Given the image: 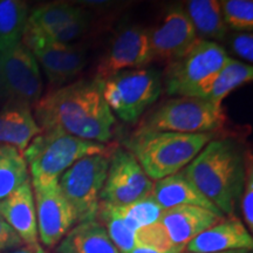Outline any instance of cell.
Listing matches in <instances>:
<instances>
[{"mask_svg": "<svg viewBox=\"0 0 253 253\" xmlns=\"http://www.w3.org/2000/svg\"><path fill=\"white\" fill-rule=\"evenodd\" d=\"M102 87L103 82L96 79H81L47 91L32 110L41 131L108 142L115 116L103 99Z\"/></svg>", "mask_w": 253, "mask_h": 253, "instance_id": "cell-1", "label": "cell"}, {"mask_svg": "<svg viewBox=\"0 0 253 253\" xmlns=\"http://www.w3.org/2000/svg\"><path fill=\"white\" fill-rule=\"evenodd\" d=\"M251 153L239 140L218 136L205 145L182 172L224 216H235Z\"/></svg>", "mask_w": 253, "mask_h": 253, "instance_id": "cell-2", "label": "cell"}, {"mask_svg": "<svg viewBox=\"0 0 253 253\" xmlns=\"http://www.w3.org/2000/svg\"><path fill=\"white\" fill-rule=\"evenodd\" d=\"M218 132L153 131L131 135L128 149L151 181L182 171Z\"/></svg>", "mask_w": 253, "mask_h": 253, "instance_id": "cell-3", "label": "cell"}, {"mask_svg": "<svg viewBox=\"0 0 253 253\" xmlns=\"http://www.w3.org/2000/svg\"><path fill=\"white\" fill-rule=\"evenodd\" d=\"M109 151L99 142L56 131H41L23 153L31 173L32 188L58 184L60 177L82 157Z\"/></svg>", "mask_w": 253, "mask_h": 253, "instance_id": "cell-4", "label": "cell"}, {"mask_svg": "<svg viewBox=\"0 0 253 253\" xmlns=\"http://www.w3.org/2000/svg\"><path fill=\"white\" fill-rule=\"evenodd\" d=\"M225 123L226 115L221 106L198 97L178 96L164 101L148 113L132 135L153 131L218 132Z\"/></svg>", "mask_w": 253, "mask_h": 253, "instance_id": "cell-5", "label": "cell"}, {"mask_svg": "<svg viewBox=\"0 0 253 253\" xmlns=\"http://www.w3.org/2000/svg\"><path fill=\"white\" fill-rule=\"evenodd\" d=\"M227 59L225 48L217 42L198 40L181 58L168 63L162 84L169 95L203 99Z\"/></svg>", "mask_w": 253, "mask_h": 253, "instance_id": "cell-6", "label": "cell"}, {"mask_svg": "<svg viewBox=\"0 0 253 253\" xmlns=\"http://www.w3.org/2000/svg\"><path fill=\"white\" fill-rule=\"evenodd\" d=\"M162 74L155 68L123 71L103 81L102 94L109 109L125 122H135L162 93Z\"/></svg>", "mask_w": 253, "mask_h": 253, "instance_id": "cell-7", "label": "cell"}, {"mask_svg": "<svg viewBox=\"0 0 253 253\" xmlns=\"http://www.w3.org/2000/svg\"><path fill=\"white\" fill-rule=\"evenodd\" d=\"M109 155L110 151H107L82 157L60 177V189L79 223L96 219L101 190L108 172Z\"/></svg>", "mask_w": 253, "mask_h": 253, "instance_id": "cell-8", "label": "cell"}, {"mask_svg": "<svg viewBox=\"0 0 253 253\" xmlns=\"http://www.w3.org/2000/svg\"><path fill=\"white\" fill-rule=\"evenodd\" d=\"M154 182L145 175L134 155L116 148L110 151L107 178L100 194V201L122 207L134 203L151 194Z\"/></svg>", "mask_w": 253, "mask_h": 253, "instance_id": "cell-9", "label": "cell"}, {"mask_svg": "<svg viewBox=\"0 0 253 253\" xmlns=\"http://www.w3.org/2000/svg\"><path fill=\"white\" fill-rule=\"evenodd\" d=\"M0 77L8 101L33 107L42 96L40 67L31 50L23 43L0 54Z\"/></svg>", "mask_w": 253, "mask_h": 253, "instance_id": "cell-10", "label": "cell"}, {"mask_svg": "<svg viewBox=\"0 0 253 253\" xmlns=\"http://www.w3.org/2000/svg\"><path fill=\"white\" fill-rule=\"evenodd\" d=\"M151 61L150 30L131 25L114 38L106 54L97 63L94 79L103 82L120 72L143 68Z\"/></svg>", "mask_w": 253, "mask_h": 253, "instance_id": "cell-11", "label": "cell"}, {"mask_svg": "<svg viewBox=\"0 0 253 253\" xmlns=\"http://www.w3.org/2000/svg\"><path fill=\"white\" fill-rule=\"evenodd\" d=\"M38 235L46 248L61 242L77 223V216L61 192L59 183L45 188H33Z\"/></svg>", "mask_w": 253, "mask_h": 253, "instance_id": "cell-12", "label": "cell"}, {"mask_svg": "<svg viewBox=\"0 0 253 253\" xmlns=\"http://www.w3.org/2000/svg\"><path fill=\"white\" fill-rule=\"evenodd\" d=\"M199 39L183 6H172L162 20L150 30V50L154 60L170 63L188 52Z\"/></svg>", "mask_w": 253, "mask_h": 253, "instance_id": "cell-13", "label": "cell"}, {"mask_svg": "<svg viewBox=\"0 0 253 253\" xmlns=\"http://www.w3.org/2000/svg\"><path fill=\"white\" fill-rule=\"evenodd\" d=\"M30 50L53 88L67 84L87 65V48L78 43H43L32 47Z\"/></svg>", "mask_w": 253, "mask_h": 253, "instance_id": "cell-14", "label": "cell"}, {"mask_svg": "<svg viewBox=\"0 0 253 253\" xmlns=\"http://www.w3.org/2000/svg\"><path fill=\"white\" fill-rule=\"evenodd\" d=\"M0 218L19 236L33 253H45L39 244L36 204L31 179L0 201Z\"/></svg>", "mask_w": 253, "mask_h": 253, "instance_id": "cell-15", "label": "cell"}, {"mask_svg": "<svg viewBox=\"0 0 253 253\" xmlns=\"http://www.w3.org/2000/svg\"><path fill=\"white\" fill-rule=\"evenodd\" d=\"M224 218V214L204 208L178 205L164 210L160 221L173 245L186 246L189 242Z\"/></svg>", "mask_w": 253, "mask_h": 253, "instance_id": "cell-16", "label": "cell"}, {"mask_svg": "<svg viewBox=\"0 0 253 253\" xmlns=\"http://www.w3.org/2000/svg\"><path fill=\"white\" fill-rule=\"evenodd\" d=\"M253 239L242 220L225 217L209 227L185 246L189 253H218L232 250H252Z\"/></svg>", "mask_w": 253, "mask_h": 253, "instance_id": "cell-17", "label": "cell"}, {"mask_svg": "<svg viewBox=\"0 0 253 253\" xmlns=\"http://www.w3.org/2000/svg\"><path fill=\"white\" fill-rule=\"evenodd\" d=\"M40 132L30 106L7 101L0 108V144L11 145L24 153Z\"/></svg>", "mask_w": 253, "mask_h": 253, "instance_id": "cell-18", "label": "cell"}, {"mask_svg": "<svg viewBox=\"0 0 253 253\" xmlns=\"http://www.w3.org/2000/svg\"><path fill=\"white\" fill-rule=\"evenodd\" d=\"M151 195L163 210L178 205H191L221 213L204 195L198 191V189L186 178L182 171L157 181L153 186Z\"/></svg>", "mask_w": 253, "mask_h": 253, "instance_id": "cell-19", "label": "cell"}, {"mask_svg": "<svg viewBox=\"0 0 253 253\" xmlns=\"http://www.w3.org/2000/svg\"><path fill=\"white\" fill-rule=\"evenodd\" d=\"M55 248V253H120L104 226L96 219L72 227Z\"/></svg>", "mask_w": 253, "mask_h": 253, "instance_id": "cell-20", "label": "cell"}, {"mask_svg": "<svg viewBox=\"0 0 253 253\" xmlns=\"http://www.w3.org/2000/svg\"><path fill=\"white\" fill-rule=\"evenodd\" d=\"M88 13L80 6L56 1L37 6L28 13L23 38L38 37L63 25L86 17Z\"/></svg>", "mask_w": 253, "mask_h": 253, "instance_id": "cell-21", "label": "cell"}, {"mask_svg": "<svg viewBox=\"0 0 253 253\" xmlns=\"http://www.w3.org/2000/svg\"><path fill=\"white\" fill-rule=\"evenodd\" d=\"M184 9L199 40L225 39L227 27L218 0H190Z\"/></svg>", "mask_w": 253, "mask_h": 253, "instance_id": "cell-22", "label": "cell"}, {"mask_svg": "<svg viewBox=\"0 0 253 253\" xmlns=\"http://www.w3.org/2000/svg\"><path fill=\"white\" fill-rule=\"evenodd\" d=\"M252 79V65L229 58L210 84L203 99L210 101L217 106H221L223 100L231 91L251 82Z\"/></svg>", "mask_w": 253, "mask_h": 253, "instance_id": "cell-23", "label": "cell"}, {"mask_svg": "<svg viewBox=\"0 0 253 253\" xmlns=\"http://www.w3.org/2000/svg\"><path fill=\"white\" fill-rule=\"evenodd\" d=\"M28 6L20 0H0V54L23 40Z\"/></svg>", "mask_w": 253, "mask_h": 253, "instance_id": "cell-24", "label": "cell"}, {"mask_svg": "<svg viewBox=\"0 0 253 253\" xmlns=\"http://www.w3.org/2000/svg\"><path fill=\"white\" fill-rule=\"evenodd\" d=\"M30 179L23 153L11 145L0 144V201Z\"/></svg>", "mask_w": 253, "mask_h": 253, "instance_id": "cell-25", "label": "cell"}, {"mask_svg": "<svg viewBox=\"0 0 253 253\" xmlns=\"http://www.w3.org/2000/svg\"><path fill=\"white\" fill-rule=\"evenodd\" d=\"M113 208L132 231H137L142 227L156 223L160 220L164 211L151 194L134 203L122 205V207L113 205Z\"/></svg>", "mask_w": 253, "mask_h": 253, "instance_id": "cell-26", "label": "cell"}, {"mask_svg": "<svg viewBox=\"0 0 253 253\" xmlns=\"http://www.w3.org/2000/svg\"><path fill=\"white\" fill-rule=\"evenodd\" d=\"M220 2L221 14L227 30L252 32L253 1L252 0H224Z\"/></svg>", "mask_w": 253, "mask_h": 253, "instance_id": "cell-27", "label": "cell"}, {"mask_svg": "<svg viewBox=\"0 0 253 253\" xmlns=\"http://www.w3.org/2000/svg\"><path fill=\"white\" fill-rule=\"evenodd\" d=\"M135 239L136 248L141 246V248L156 249L162 250V251L176 248V245L171 243L166 229L160 220L136 231Z\"/></svg>", "mask_w": 253, "mask_h": 253, "instance_id": "cell-28", "label": "cell"}, {"mask_svg": "<svg viewBox=\"0 0 253 253\" xmlns=\"http://www.w3.org/2000/svg\"><path fill=\"white\" fill-rule=\"evenodd\" d=\"M240 208H242V213L244 217V225L249 230L250 233L253 231V164H252V155L250 156L246 166L244 185H243V191L240 195Z\"/></svg>", "mask_w": 253, "mask_h": 253, "instance_id": "cell-29", "label": "cell"}, {"mask_svg": "<svg viewBox=\"0 0 253 253\" xmlns=\"http://www.w3.org/2000/svg\"><path fill=\"white\" fill-rule=\"evenodd\" d=\"M230 48L238 58L251 65L253 61V34L252 32H239L230 39Z\"/></svg>", "mask_w": 253, "mask_h": 253, "instance_id": "cell-30", "label": "cell"}, {"mask_svg": "<svg viewBox=\"0 0 253 253\" xmlns=\"http://www.w3.org/2000/svg\"><path fill=\"white\" fill-rule=\"evenodd\" d=\"M24 243L6 221L0 218V252L23 248Z\"/></svg>", "mask_w": 253, "mask_h": 253, "instance_id": "cell-31", "label": "cell"}, {"mask_svg": "<svg viewBox=\"0 0 253 253\" xmlns=\"http://www.w3.org/2000/svg\"><path fill=\"white\" fill-rule=\"evenodd\" d=\"M185 250V246H176V248L166 250V251H162V250H156V249H149V248H141V246H137L134 250H131L129 253H183Z\"/></svg>", "mask_w": 253, "mask_h": 253, "instance_id": "cell-32", "label": "cell"}, {"mask_svg": "<svg viewBox=\"0 0 253 253\" xmlns=\"http://www.w3.org/2000/svg\"><path fill=\"white\" fill-rule=\"evenodd\" d=\"M8 101L7 93H6L4 82H2V79L0 77V108H1L4 104Z\"/></svg>", "mask_w": 253, "mask_h": 253, "instance_id": "cell-33", "label": "cell"}, {"mask_svg": "<svg viewBox=\"0 0 253 253\" xmlns=\"http://www.w3.org/2000/svg\"><path fill=\"white\" fill-rule=\"evenodd\" d=\"M5 253H33V252H32L28 248H26V246H23V248L12 250V251H8V252H5Z\"/></svg>", "mask_w": 253, "mask_h": 253, "instance_id": "cell-34", "label": "cell"}, {"mask_svg": "<svg viewBox=\"0 0 253 253\" xmlns=\"http://www.w3.org/2000/svg\"><path fill=\"white\" fill-rule=\"evenodd\" d=\"M183 253H189V252H183ZM218 253H252V250H232V251L218 252Z\"/></svg>", "mask_w": 253, "mask_h": 253, "instance_id": "cell-35", "label": "cell"}]
</instances>
